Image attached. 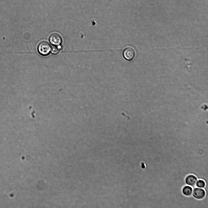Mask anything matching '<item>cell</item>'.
Listing matches in <instances>:
<instances>
[{
	"instance_id": "obj_1",
	"label": "cell",
	"mask_w": 208,
	"mask_h": 208,
	"mask_svg": "<svg viewBox=\"0 0 208 208\" xmlns=\"http://www.w3.org/2000/svg\"><path fill=\"white\" fill-rule=\"evenodd\" d=\"M136 51L132 47H126L123 50V55L124 58L127 61H131L135 58Z\"/></svg>"
},
{
	"instance_id": "obj_2",
	"label": "cell",
	"mask_w": 208,
	"mask_h": 208,
	"mask_svg": "<svg viewBox=\"0 0 208 208\" xmlns=\"http://www.w3.org/2000/svg\"><path fill=\"white\" fill-rule=\"evenodd\" d=\"M38 49L40 54L45 56L49 55L51 50L50 45L46 42L40 43L38 45Z\"/></svg>"
},
{
	"instance_id": "obj_3",
	"label": "cell",
	"mask_w": 208,
	"mask_h": 208,
	"mask_svg": "<svg viewBox=\"0 0 208 208\" xmlns=\"http://www.w3.org/2000/svg\"><path fill=\"white\" fill-rule=\"evenodd\" d=\"M192 195L194 198L198 200H202L205 198L208 199L206 197V193L204 189L198 187L193 189Z\"/></svg>"
},
{
	"instance_id": "obj_4",
	"label": "cell",
	"mask_w": 208,
	"mask_h": 208,
	"mask_svg": "<svg viewBox=\"0 0 208 208\" xmlns=\"http://www.w3.org/2000/svg\"><path fill=\"white\" fill-rule=\"evenodd\" d=\"M197 177L193 174H190L186 177L185 182L187 185L191 186L193 189L196 187V185L198 180Z\"/></svg>"
},
{
	"instance_id": "obj_5",
	"label": "cell",
	"mask_w": 208,
	"mask_h": 208,
	"mask_svg": "<svg viewBox=\"0 0 208 208\" xmlns=\"http://www.w3.org/2000/svg\"><path fill=\"white\" fill-rule=\"evenodd\" d=\"M49 40L50 43L55 46L60 45L62 42L61 37L57 33L52 34L50 37Z\"/></svg>"
},
{
	"instance_id": "obj_6",
	"label": "cell",
	"mask_w": 208,
	"mask_h": 208,
	"mask_svg": "<svg viewBox=\"0 0 208 208\" xmlns=\"http://www.w3.org/2000/svg\"><path fill=\"white\" fill-rule=\"evenodd\" d=\"M193 191L192 187L188 185L184 186L182 189V192L184 195L186 196H192Z\"/></svg>"
},
{
	"instance_id": "obj_7",
	"label": "cell",
	"mask_w": 208,
	"mask_h": 208,
	"mask_svg": "<svg viewBox=\"0 0 208 208\" xmlns=\"http://www.w3.org/2000/svg\"><path fill=\"white\" fill-rule=\"evenodd\" d=\"M61 46H55L52 47L51 48V52L54 54H57L59 53L60 50H61Z\"/></svg>"
}]
</instances>
